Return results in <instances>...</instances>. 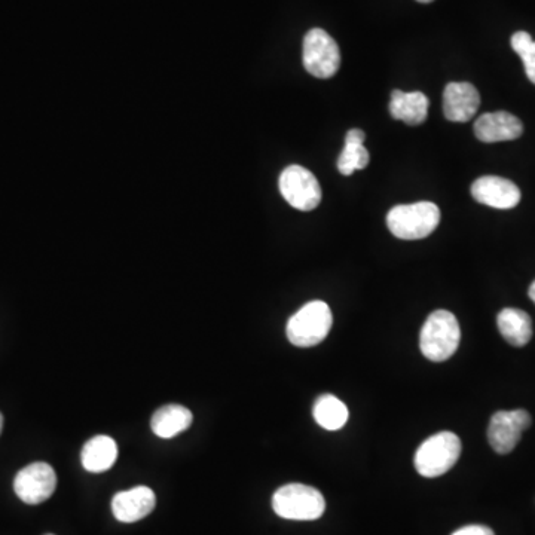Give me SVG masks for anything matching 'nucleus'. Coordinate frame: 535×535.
Returning <instances> with one entry per match:
<instances>
[{"label": "nucleus", "mask_w": 535, "mask_h": 535, "mask_svg": "<svg viewBox=\"0 0 535 535\" xmlns=\"http://www.w3.org/2000/svg\"><path fill=\"white\" fill-rule=\"evenodd\" d=\"M460 339L457 317L446 310L434 311L421 329V353L431 362H445L458 350Z\"/></svg>", "instance_id": "1"}, {"label": "nucleus", "mask_w": 535, "mask_h": 535, "mask_svg": "<svg viewBox=\"0 0 535 535\" xmlns=\"http://www.w3.org/2000/svg\"><path fill=\"white\" fill-rule=\"evenodd\" d=\"M439 223V207L428 201L400 204L393 207L387 216L388 229L400 240H423L433 234Z\"/></svg>", "instance_id": "2"}, {"label": "nucleus", "mask_w": 535, "mask_h": 535, "mask_svg": "<svg viewBox=\"0 0 535 535\" xmlns=\"http://www.w3.org/2000/svg\"><path fill=\"white\" fill-rule=\"evenodd\" d=\"M272 509L280 518L290 521H316L326 510V501L313 486L289 483L275 492Z\"/></svg>", "instance_id": "3"}, {"label": "nucleus", "mask_w": 535, "mask_h": 535, "mask_svg": "<svg viewBox=\"0 0 535 535\" xmlns=\"http://www.w3.org/2000/svg\"><path fill=\"white\" fill-rule=\"evenodd\" d=\"M461 455V440L451 431L428 437L415 454V469L423 478H439L448 473Z\"/></svg>", "instance_id": "4"}, {"label": "nucleus", "mask_w": 535, "mask_h": 535, "mask_svg": "<svg viewBox=\"0 0 535 535\" xmlns=\"http://www.w3.org/2000/svg\"><path fill=\"white\" fill-rule=\"evenodd\" d=\"M333 317L329 305L323 301L308 302L287 323V338L296 347L319 345L332 329Z\"/></svg>", "instance_id": "5"}, {"label": "nucleus", "mask_w": 535, "mask_h": 535, "mask_svg": "<svg viewBox=\"0 0 535 535\" xmlns=\"http://www.w3.org/2000/svg\"><path fill=\"white\" fill-rule=\"evenodd\" d=\"M281 195L284 200L301 212H311L317 209L323 198L321 186L317 177L302 165H289L284 168L278 180Z\"/></svg>", "instance_id": "6"}, {"label": "nucleus", "mask_w": 535, "mask_h": 535, "mask_svg": "<svg viewBox=\"0 0 535 535\" xmlns=\"http://www.w3.org/2000/svg\"><path fill=\"white\" fill-rule=\"evenodd\" d=\"M304 67L310 75L329 79L341 66V53L335 39L323 29H313L304 39Z\"/></svg>", "instance_id": "7"}, {"label": "nucleus", "mask_w": 535, "mask_h": 535, "mask_svg": "<svg viewBox=\"0 0 535 535\" xmlns=\"http://www.w3.org/2000/svg\"><path fill=\"white\" fill-rule=\"evenodd\" d=\"M57 475L47 463H33L17 473L14 491L23 503L41 504L54 494Z\"/></svg>", "instance_id": "8"}, {"label": "nucleus", "mask_w": 535, "mask_h": 535, "mask_svg": "<svg viewBox=\"0 0 535 535\" xmlns=\"http://www.w3.org/2000/svg\"><path fill=\"white\" fill-rule=\"evenodd\" d=\"M530 426V414L524 409L497 412L492 415L488 427L489 445L497 454H509L518 445L522 433Z\"/></svg>", "instance_id": "9"}, {"label": "nucleus", "mask_w": 535, "mask_h": 535, "mask_svg": "<svg viewBox=\"0 0 535 535\" xmlns=\"http://www.w3.org/2000/svg\"><path fill=\"white\" fill-rule=\"evenodd\" d=\"M472 195L478 203L500 210L513 209L521 201L518 186L498 176L479 177L472 185Z\"/></svg>", "instance_id": "10"}, {"label": "nucleus", "mask_w": 535, "mask_h": 535, "mask_svg": "<svg viewBox=\"0 0 535 535\" xmlns=\"http://www.w3.org/2000/svg\"><path fill=\"white\" fill-rule=\"evenodd\" d=\"M157 506L155 492L148 486H136L118 492L112 500L113 516L122 524H134L151 515Z\"/></svg>", "instance_id": "11"}, {"label": "nucleus", "mask_w": 535, "mask_h": 535, "mask_svg": "<svg viewBox=\"0 0 535 535\" xmlns=\"http://www.w3.org/2000/svg\"><path fill=\"white\" fill-rule=\"evenodd\" d=\"M481 96L469 82H451L443 91V113L452 122H469L478 113Z\"/></svg>", "instance_id": "12"}, {"label": "nucleus", "mask_w": 535, "mask_h": 535, "mask_svg": "<svg viewBox=\"0 0 535 535\" xmlns=\"http://www.w3.org/2000/svg\"><path fill=\"white\" fill-rule=\"evenodd\" d=\"M524 133L521 119L509 112L483 113L475 122V134L483 143L507 142Z\"/></svg>", "instance_id": "13"}, {"label": "nucleus", "mask_w": 535, "mask_h": 535, "mask_svg": "<svg viewBox=\"0 0 535 535\" xmlns=\"http://www.w3.org/2000/svg\"><path fill=\"white\" fill-rule=\"evenodd\" d=\"M427 96L421 91L394 90L391 93L390 113L397 121H403L408 125H421L427 119L428 115Z\"/></svg>", "instance_id": "14"}, {"label": "nucleus", "mask_w": 535, "mask_h": 535, "mask_svg": "<svg viewBox=\"0 0 535 535\" xmlns=\"http://www.w3.org/2000/svg\"><path fill=\"white\" fill-rule=\"evenodd\" d=\"M118 458V445L109 436H96L85 443L81 452L82 466L90 473H103L112 469Z\"/></svg>", "instance_id": "15"}, {"label": "nucleus", "mask_w": 535, "mask_h": 535, "mask_svg": "<svg viewBox=\"0 0 535 535\" xmlns=\"http://www.w3.org/2000/svg\"><path fill=\"white\" fill-rule=\"evenodd\" d=\"M498 330L513 347H524L533 338V321L525 311L504 308L497 317Z\"/></svg>", "instance_id": "16"}, {"label": "nucleus", "mask_w": 535, "mask_h": 535, "mask_svg": "<svg viewBox=\"0 0 535 535\" xmlns=\"http://www.w3.org/2000/svg\"><path fill=\"white\" fill-rule=\"evenodd\" d=\"M192 412L185 406L165 405L155 412L151 420L152 431L161 439H171L191 427Z\"/></svg>", "instance_id": "17"}, {"label": "nucleus", "mask_w": 535, "mask_h": 535, "mask_svg": "<svg viewBox=\"0 0 535 535\" xmlns=\"http://www.w3.org/2000/svg\"><path fill=\"white\" fill-rule=\"evenodd\" d=\"M365 139V133L359 128L348 131L347 137H345L344 151L338 158L339 173L351 176L354 171L368 167L371 157H369L368 149L363 145Z\"/></svg>", "instance_id": "18"}, {"label": "nucleus", "mask_w": 535, "mask_h": 535, "mask_svg": "<svg viewBox=\"0 0 535 535\" xmlns=\"http://www.w3.org/2000/svg\"><path fill=\"white\" fill-rule=\"evenodd\" d=\"M313 415L324 430L336 431L347 424L348 408L333 394H323L314 403Z\"/></svg>", "instance_id": "19"}, {"label": "nucleus", "mask_w": 535, "mask_h": 535, "mask_svg": "<svg viewBox=\"0 0 535 535\" xmlns=\"http://www.w3.org/2000/svg\"><path fill=\"white\" fill-rule=\"evenodd\" d=\"M512 48L524 61L528 79L535 85V41L530 33L516 32L512 36Z\"/></svg>", "instance_id": "20"}, {"label": "nucleus", "mask_w": 535, "mask_h": 535, "mask_svg": "<svg viewBox=\"0 0 535 535\" xmlns=\"http://www.w3.org/2000/svg\"><path fill=\"white\" fill-rule=\"evenodd\" d=\"M452 535H495L491 528L483 527V525H469V527L461 528L455 531Z\"/></svg>", "instance_id": "21"}, {"label": "nucleus", "mask_w": 535, "mask_h": 535, "mask_svg": "<svg viewBox=\"0 0 535 535\" xmlns=\"http://www.w3.org/2000/svg\"><path fill=\"white\" fill-rule=\"evenodd\" d=\"M530 298H531V301H533L535 304V281L533 284H531V287H530Z\"/></svg>", "instance_id": "22"}, {"label": "nucleus", "mask_w": 535, "mask_h": 535, "mask_svg": "<svg viewBox=\"0 0 535 535\" xmlns=\"http://www.w3.org/2000/svg\"><path fill=\"white\" fill-rule=\"evenodd\" d=\"M2 427H3V417H2V414H0V433H2Z\"/></svg>", "instance_id": "23"}, {"label": "nucleus", "mask_w": 535, "mask_h": 535, "mask_svg": "<svg viewBox=\"0 0 535 535\" xmlns=\"http://www.w3.org/2000/svg\"><path fill=\"white\" fill-rule=\"evenodd\" d=\"M417 2H420V3H430V2H433V0H417Z\"/></svg>", "instance_id": "24"}, {"label": "nucleus", "mask_w": 535, "mask_h": 535, "mask_svg": "<svg viewBox=\"0 0 535 535\" xmlns=\"http://www.w3.org/2000/svg\"><path fill=\"white\" fill-rule=\"evenodd\" d=\"M47 535H53V534H47Z\"/></svg>", "instance_id": "25"}]
</instances>
